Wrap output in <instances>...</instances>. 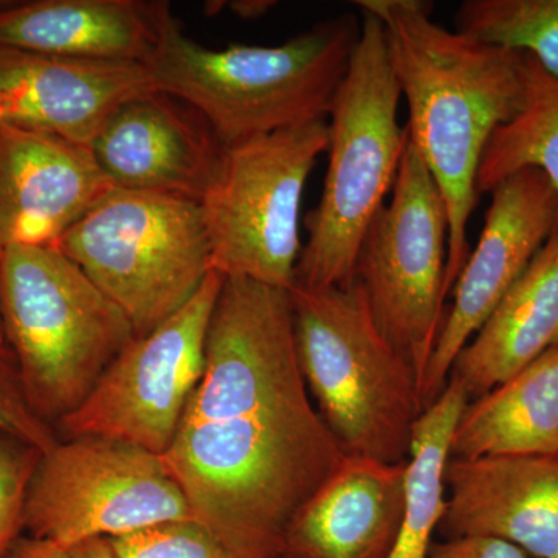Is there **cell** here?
Here are the masks:
<instances>
[{"mask_svg":"<svg viewBox=\"0 0 558 558\" xmlns=\"http://www.w3.org/2000/svg\"><path fill=\"white\" fill-rule=\"evenodd\" d=\"M362 35V20L318 22L279 46L207 49L168 28L146 61L154 87L189 102L227 146L311 121L328 120Z\"/></svg>","mask_w":558,"mask_h":558,"instance_id":"cell-3","label":"cell"},{"mask_svg":"<svg viewBox=\"0 0 558 558\" xmlns=\"http://www.w3.org/2000/svg\"><path fill=\"white\" fill-rule=\"evenodd\" d=\"M153 89L143 64L0 46V123L89 146L113 110Z\"/></svg>","mask_w":558,"mask_h":558,"instance_id":"cell-15","label":"cell"},{"mask_svg":"<svg viewBox=\"0 0 558 558\" xmlns=\"http://www.w3.org/2000/svg\"><path fill=\"white\" fill-rule=\"evenodd\" d=\"M0 433L31 444L40 453L60 442L57 429L36 416L28 405L16 360L7 343H0Z\"/></svg>","mask_w":558,"mask_h":558,"instance_id":"cell-26","label":"cell"},{"mask_svg":"<svg viewBox=\"0 0 558 558\" xmlns=\"http://www.w3.org/2000/svg\"><path fill=\"white\" fill-rule=\"evenodd\" d=\"M5 558H75L69 549L54 543L31 537H21Z\"/></svg>","mask_w":558,"mask_h":558,"instance_id":"cell-28","label":"cell"},{"mask_svg":"<svg viewBox=\"0 0 558 558\" xmlns=\"http://www.w3.org/2000/svg\"><path fill=\"white\" fill-rule=\"evenodd\" d=\"M234 558H282L296 513L347 453L301 373L289 290L223 278L205 369L160 457Z\"/></svg>","mask_w":558,"mask_h":558,"instance_id":"cell-1","label":"cell"},{"mask_svg":"<svg viewBox=\"0 0 558 558\" xmlns=\"http://www.w3.org/2000/svg\"><path fill=\"white\" fill-rule=\"evenodd\" d=\"M112 189L89 146L0 123V252L54 247Z\"/></svg>","mask_w":558,"mask_h":558,"instance_id":"cell-14","label":"cell"},{"mask_svg":"<svg viewBox=\"0 0 558 558\" xmlns=\"http://www.w3.org/2000/svg\"><path fill=\"white\" fill-rule=\"evenodd\" d=\"M468 403L461 381L450 377L439 398L418 417L407 461L405 509L388 558H429L446 509L451 438Z\"/></svg>","mask_w":558,"mask_h":558,"instance_id":"cell-21","label":"cell"},{"mask_svg":"<svg viewBox=\"0 0 558 558\" xmlns=\"http://www.w3.org/2000/svg\"><path fill=\"white\" fill-rule=\"evenodd\" d=\"M499 454H558V348L462 411L450 458Z\"/></svg>","mask_w":558,"mask_h":558,"instance_id":"cell-20","label":"cell"},{"mask_svg":"<svg viewBox=\"0 0 558 558\" xmlns=\"http://www.w3.org/2000/svg\"><path fill=\"white\" fill-rule=\"evenodd\" d=\"M40 451L0 433V558L9 556L25 531V502Z\"/></svg>","mask_w":558,"mask_h":558,"instance_id":"cell-25","label":"cell"},{"mask_svg":"<svg viewBox=\"0 0 558 558\" xmlns=\"http://www.w3.org/2000/svg\"><path fill=\"white\" fill-rule=\"evenodd\" d=\"M523 54V100L488 140L476 179L478 196L524 168L545 172L558 194V76Z\"/></svg>","mask_w":558,"mask_h":558,"instance_id":"cell-22","label":"cell"},{"mask_svg":"<svg viewBox=\"0 0 558 558\" xmlns=\"http://www.w3.org/2000/svg\"><path fill=\"white\" fill-rule=\"evenodd\" d=\"M400 98L384 25L363 13L357 49L328 113V172L306 218L310 236L295 284L354 281L360 242L384 207L409 145V130L399 123Z\"/></svg>","mask_w":558,"mask_h":558,"instance_id":"cell-5","label":"cell"},{"mask_svg":"<svg viewBox=\"0 0 558 558\" xmlns=\"http://www.w3.org/2000/svg\"><path fill=\"white\" fill-rule=\"evenodd\" d=\"M174 22L159 0L0 2V46L145 65Z\"/></svg>","mask_w":558,"mask_h":558,"instance_id":"cell-18","label":"cell"},{"mask_svg":"<svg viewBox=\"0 0 558 558\" xmlns=\"http://www.w3.org/2000/svg\"><path fill=\"white\" fill-rule=\"evenodd\" d=\"M0 343H5V339H3L2 319H0Z\"/></svg>","mask_w":558,"mask_h":558,"instance_id":"cell-31","label":"cell"},{"mask_svg":"<svg viewBox=\"0 0 558 558\" xmlns=\"http://www.w3.org/2000/svg\"><path fill=\"white\" fill-rule=\"evenodd\" d=\"M328 149V120L230 145L218 182L202 201L211 270L271 288L295 286L304 185Z\"/></svg>","mask_w":558,"mask_h":558,"instance_id":"cell-8","label":"cell"},{"mask_svg":"<svg viewBox=\"0 0 558 558\" xmlns=\"http://www.w3.org/2000/svg\"><path fill=\"white\" fill-rule=\"evenodd\" d=\"M75 558H121L109 538H92L69 549Z\"/></svg>","mask_w":558,"mask_h":558,"instance_id":"cell-29","label":"cell"},{"mask_svg":"<svg viewBox=\"0 0 558 558\" xmlns=\"http://www.w3.org/2000/svg\"><path fill=\"white\" fill-rule=\"evenodd\" d=\"M301 373L348 457L409 461L424 413L421 385L385 337L362 284L289 290Z\"/></svg>","mask_w":558,"mask_h":558,"instance_id":"cell-4","label":"cell"},{"mask_svg":"<svg viewBox=\"0 0 558 558\" xmlns=\"http://www.w3.org/2000/svg\"><path fill=\"white\" fill-rule=\"evenodd\" d=\"M429 558H527V554L498 538L459 537L435 543Z\"/></svg>","mask_w":558,"mask_h":558,"instance_id":"cell-27","label":"cell"},{"mask_svg":"<svg viewBox=\"0 0 558 558\" xmlns=\"http://www.w3.org/2000/svg\"><path fill=\"white\" fill-rule=\"evenodd\" d=\"M222 282L211 271L182 310L146 336L135 337L83 405L58 422V438L100 436L163 457L204 374L209 319Z\"/></svg>","mask_w":558,"mask_h":558,"instance_id":"cell-11","label":"cell"},{"mask_svg":"<svg viewBox=\"0 0 558 558\" xmlns=\"http://www.w3.org/2000/svg\"><path fill=\"white\" fill-rule=\"evenodd\" d=\"M454 25L480 43L526 53L558 76V0H465Z\"/></svg>","mask_w":558,"mask_h":558,"instance_id":"cell-23","label":"cell"},{"mask_svg":"<svg viewBox=\"0 0 558 558\" xmlns=\"http://www.w3.org/2000/svg\"><path fill=\"white\" fill-rule=\"evenodd\" d=\"M449 218L427 165L409 140L391 201L360 242L355 279L385 337L424 381L446 318Z\"/></svg>","mask_w":558,"mask_h":558,"instance_id":"cell-9","label":"cell"},{"mask_svg":"<svg viewBox=\"0 0 558 558\" xmlns=\"http://www.w3.org/2000/svg\"><path fill=\"white\" fill-rule=\"evenodd\" d=\"M172 521H194L159 454L124 440L60 439L40 454L25 502V531L70 549Z\"/></svg>","mask_w":558,"mask_h":558,"instance_id":"cell-10","label":"cell"},{"mask_svg":"<svg viewBox=\"0 0 558 558\" xmlns=\"http://www.w3.org/2000/svg\"><path fill=\"white\" fill-rule=\"evenodd\" d=\"M130 319L135 337L182 310L211 274L201 204L112 189L57 242Z\"/></svg>","mask_w":558,"mask_h":558,"instance_id":"cell-7","label":"cell"},{"mask_svg":"<svg viewBox=\"0 0 558 558\" xmlns=\"http://www.w3.org/2000/svg\"><path fill=\"white\" fill-rule=\"evenodd\" d=\"M89 148L113 189L202 204L229 146L199 110L153 89L113 110Z\"/></svg>","mask_w":558,"mask_h":558,"instance_id":"cell-13","label":"cell"},{"mask_svg":"<svg viewBox=\"0 0 558 558\" xmlns=\"http://www.w3.org/2000/svg\"><path fill=\"white\" fill-rule=\"evenodd\" d=\"M490 205L475 247L451 289L439 339L422 381L425 409L449 384L459 352L527 270L558 229V194L548 175L524 168L490 191Z\"/></svg>","mask_w":558,"mask_h":558,"instance_id":"cell-12","label":"cell"},{"mask_svg":"<svg viewBox=\"0 0 558 558\" xmlns=\"http://www.w3.org/2000/svg\"><path fill=\"white\" fill-rule=\"evenodd\" d=\"M384 25L410 142L435 179L449 218L446 290L469 258L480 163L492 134L523 100L524 54L488 46L432 20L425 0H359Z\"/></svg>","mask_w":558,"mask_h":558,"instance_id":"cell-2","label":"cell"},{"mask_svg":"<svg viewBox=\"0 0 558 558\" xmlns=\"http://www.w3.org/2000/svg\"><path fill=\"white\" fill-rule=\"evenodd\" d=\"M274 5L271 0H238L230 3V10L242 20H258L274 9Z\"/></svg>","mask_w":558,"mask_h":558,"instance_id":"cell-30","label":"cell"},{"mask_svg":"<svg viewBox=\"0 0 558 558\" xmlns=\"http://www.w3.org/2000/svg\"><path fill=\"white\" fill-rule=\"evenodd\" d=\"M439 532L498 538L537 558H558V454L450 458Z\"/></svg>","mask_w":558,"mask_h":558,"instance_id":"cell-16","label":"cell"},{"mask_svg":"<svg viewBox=\"0 0 558 558\" xmlns=\"http://www.w3.org/2000/svg\"><path fill=\"white\" fill-rule=\"evenodd\" d=\"M554 348H558V229L459 352L450 377L461 381L470 402Z\"/></svg>","mask_w":558,"mask_h":558,"instance_id":"cell-19","label":"cell"},{"mask_svg":"<svg viewBox=\"0 0 558 558\" xmlns=\"http://www.w3.org/2000/svg\"><path fill=\"white\" fill-rule=\"evenodd\" d=\"M109 539L121 558H234L196 521H172Z\"/></svg>","mask_w":558,"mask_h":558,"instance_id":"cell-24","label":"cell"},{"mask_svg":"<svg viewBox=\"0 0 558 558\" xmlns=\"http://www.w3.org/2000/svg\"><path fill=\"white\" fill-rule=\"evenodd\" d=\"M407 462L348 457L296 513L282 558H388L405 509Z\"/></svg>","mask_w":558,"mask_h":558,"instance_id":"cell-17","label":"cell"},{"mask_svg":"<svg viewBox=\"0 0 558 558\" xmlns=\"http://www.w3.org/2000/svg\"><path fill=\"white\" fill-rule=\"evenodd\" d=\"M0 319L28 405L53 428L135 339L124 312L54 247L0 252Z\"/></svg>","mask_w":558,"mask_h":558,"instance_id":"cell-6","label":"cell"}]
</instances>
